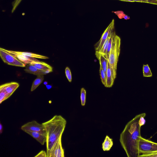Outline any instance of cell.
<instances>
[{"label":"cell","mask_w":157,"mask_h":157,"mask_svg":"<svg viewBox=\"0 0 157 157\" xmlns=\"http://www.w3.org/2000/svg\"><path fill=\"white\" fill-rule=\"evenodd\" d=\"M110 36V35H109ZM109 36L108 37L107 40L104 43L103 46L101 49L100 51L99 52L103 54L106 56L107 52L108 46V44L109 38Z\"/></svg>","instance_id":"obj_24"},{"label":"cell","mask_w":157,"mask_h":157,"mask_svg":"<svg viewBox=\"0 0 157 157\" xmlns=\"http://www.w3.org/2000/svg\"><path fill=\"white\" fill-rule=\"evenodd\" d=\"M116 35V34L114 30L111 33L110 35L109 40L108 44L107 54L105 56L107 59L108 57L109 54L113 44L114 38Z\"/></svg>","instance_id":"obj_19"},{"label":"cell","mask_w":157,"mask_h":157,"mask_svg":"<svg viewBox=\"0 0 157 157\" xmlns=\"http://www.w3.org/2000/svg\"><path fill=\"white\" fill-rule=\"evenodd\" d=\"M114 80L113 79L111 70L109 63L108 62L106 72V87H111L113 84Z\"/></svg>","instance_id":"obj_15"},{"label":"cell","mask_w":157,"mask_h":157,"mask_svg":"<svg viewBox=\"0 0 157 157\" xmlns=\"http://www.w3.org/2000/svg\"></svg>","instance_id":"obj_33"},{"label":"cell","mask_w":157,"mask_h":157,"mask_svg":"<svg viewBox=\"0 0 157 157\" xmlns=\"http://www.w3.org/2000/svg\"><path fill=\"white\" fill-rule=\"evenodd\" d=\"M37 77L34 80L31 86V91L35 90L42 82L44 79V75L37 76Z\"/></svg>","instance_id":"obj_18"},{"label":"cell","mask_w":157,"mask_h":157,"mask_svg":"<svg viewBox=\"0 0 157 157\" xmlns=\"http://www.w3.org/2000/svg\"><path fill=\"white\" fill-rule=\"evenodd\" d=\"M121 44V38L116 35L114 38L113 44L107 58L114 80L117 75V64L120 52Z\"/></svg>","instance_id":"obj_3"},{"label":"cell","mask_w":157,"mask_h":157,"mask_svg":"<svg viewBox=\"0 0 157 157\" xmlns=\"http://www.w3.org/2000/svg\"><path fill=\"white\" fill-rule=\"evenodd\" d=\"M66 76L70 82L72 80V76L71 70L68 67H66L65 69Z\"/></svg>","instance_id":"obj_25"},{"label":"cell","mask_w":157,"mask_h":157,"mask_svg":"<svg viewBox=\"0 0 157 157\" xmlns=\"http://www.w3.org/2000/svg\"><path fill=\"white\" fill-rule=\"evenodd\" d=\"M25 132L35 139L41 145H44L46 142V136L35 132L26 131Z\"/></svg>","instance_id":"obj_14"},{"label":"cell","mask_w":157,"mask_h":157,"mask_svg":"<svg viewBox=\"0 0 157 157\" xmlns=\"http://www.w3.org/2000/svg\"><path fill=\"white\" fill-rule=\"evenodd\" d=\"M146 116V113H142V114L140 117V120H139V124L140 125L141 127L142 126L144 125L145 123V120L144 118Z\"/></svg>","instance_id":"obj_28"},{"label":"cell","mask_w":157,"mask_h":157,"mask_svg":"<svg viewBox=\"0 0 157 157\" xmlns=\"http://www.w3.org/2000/svg\"><path fill=\"white\" fill-rule=\"evenodd\" d=\"M19 86V84L16 82L7 83L0 86L10 97Z\"/></svg>","instance_id":"obj_10"},{"label":"cell","mask_w":157,"mask_h":157,"mask_svg":"<svg viewBox=\"0 0 157 157\" xmlns=\"http://www.w3.org/2000/svg\"><path fill=\"white\" fill-rule=\"evenodd\" d=\"M114 20L113 19L105 30L99 40L94 45L95 51L99 52L111 33L114 30Z\"/></svg>","instance_id":"obj_7"},{"label":"cell","mask_w":157,"mask_h":157,"mask_svg":"<svg viewBox=\"0 0 157 157\" xmlns=\"http://www.w3.org/2000/svg\"><path fill=\"white\" fill-rule=\"evenodd\" d=\"M24 70L25 72L32 74L37 76L44 75L48 73L44 71L38 69L31 64L26 65Z\"/></svg>","instance_id":"obj_12"},{"label":"cell","mask_w":157,"mask_h":157,"mask_svg":"<svg viewBox=\"0 0 157 157\" xmlns=\"http://www.w3.org/2000/svg\"><path fill=\"white\" fill-rule=\"evenodd\" d=\"M120 1H127V2H134L133 0H120Z\"/></svg>","instance_id":"obj_32"},{"label":"cell","mask_w":157,"mask_h":157,"mask_svg":"<svg viewBox=\"0 0 157 157\" xmlns=\"http://www.w3.org/2000/svg\"><path fill=\"white\" fill-rule=\"evenodd\" d=\"M134 2H145L157 5V0H133Z\"/></svg>","instance_id":"obj_26"},{"label":"cell","mask_w":157,"mask_h":157,"mask_svg":"<svg viewBox=\"0 0 157 157\" xmlns=\"http://www.w3.org/2000/svg\"><path fill=\"white\" fill-rule=\"evenodd\" d=\"M62 136L56 142L52 147L48 157H64V150L61 142Z\"/></svg>","instance_id":"obj_8"},{"label":"cell","mask_w":157,"mask_h":157,"mask_svg":"<svg viewBox=\"0 0 157 157\" xmlns=\"http://www.w3.org/2000/svg\"><path fill=\"white\" fill-rule=\"evenodd\" d=\"M4 50L10 54L21 55L27 56L34 58H38L41 59H48L49 58L47 56L36 54L33 53L27 52H21L8 50L4 49Z\"/></svg>","instance_id":"obj_11"},{"label":"cell","mask_w":157,"mask_h":157,"mask_svg":"<svg viewBox=\"0 0 157 157\" xmlns=\"http://www.w3.org/2000/svg\"><path fill=\"white\" fill-rule=\"evenodd\" d=\"M143 76L145 77H151L152 74L148 64L144 65L143 66Z\"/></svg>","instance_id":"obj_20"},{"label":"cell","mask_w":157,"mask_h":157,"mask_svg":"<svg viewBox=\"0 0 157 157\" xmlns=\"http://www.w3.org/2000/svg\"><path fill=\"white\" fill-rule=\"evenodd\" d=\"M139 157H157V152L149 154L140 155Z\"/></svg>","instance_id":"obj_29"},{"label":"cell","mask_w":157,"mask_h":157,"mask_svg":"<svg viewBox=\"0 0 157 157\" xmlns=\"http://www.w3.org/2000/svg\"><path fill=\"white\" fill-rule=\"evenodd\" d=\"M95 55L99 61L100 65L106 74L108 62L107 58L105 55L98 52L95 51Z\"/></svg>","instance_id":"obj_13"},{"label":"cell","mask_w":157,"mask_h":157,"mask_svg":"<svg viewBox=\"0 0 157 157\" xmlns=\"http://www.w3.org/2000/svg\"><path fill=\"white\" fill-rule=\"evenodd\" d=\"M67 123L66 120L61 115H55L48 121L42 124L46 133L47 157L56 142L62 136Z\"/></svg>","instance_id":"obj_2"},{"label":"cell","mask_w":157,"mask_h":157,"mask_svg":"<svg viewBox=\"0 0 157 157\" xmlns=\"http://www.w3.org/2000/svg\"><path fill=\"white\" fill-rule=\"evenodd\" d=\"M99 72L101 82L104 86L106 87V74L101 66L100 65V67Z\"/></svg>","instance_id":"obj_21"},{"label":"cell","mask_w":157,"mask_h":157,"mask_svg":"<svg viewBox=\"0 0 157 157\" xmlns=\"http://www.w3.org/2000/svg\"><path fill=\"white\" fill-rule=\"evenodd\" d=\"M9 97H10L5 90L2 88L0 87V103L1 104Z\"/></svg>","instance_id":"obj_22"},{"label":"cell","mask_w":157,"mask_h":157,"mask_svg":"<svg viewBox=\"0 0 157 157\" xmlns=\"http://www.w3.org/2000/svg\"><path fill=\"white\" fill-rule=\"evenodd\" d=\"M142 113L136 115L128 122L120 134V141L128 157H139L138 144L141 126L139 120Z\"/></svg>","instance_id":"obj_1"},{"label":"cell","mask_w":157,"mask_h":157,"mask_svg":"<svg viewBox=\"0 0 157 157\" xmlns=\"http://www.w3.org/2000/svg\"><path fill=\"white\" fill-rule=\"evenodd\" d=\"M13 56L17 58L21 62L26 64H30L33 61H38V59L34 58H32L21 55L12 54Z\"/></svg>","instance_id":"obj_16"},{"label":"cell","mask_w":157,"mask_h":157,"mask_svg":"<svg viewBox=\"0 0 157 157\" xmlns=\"http://www.w3.org/2000/svg\"><path fill=\"white\" fill-rule=\"evenodd\" d=\"M86 91L83 88L81 90L80 99L81 105L84 106L85 105L86 99Z\"/></svg>","instance_id":"obj_23"},{"label":"cell","mask_w":157,"mask_h":157,"mask_svg":"<svg viewBox=\"0 0 157 157\" xmlns=\"http://www.w3.org/2000/svg\"><path fill=\"white\" fill-rule=\"evenodd\" d=\"M139 153L147 154L157 152V143L140 137L138 144Z\"/></svg>","instance_id":"obj_4"},{"label":"cell","mask_w":157,"mask_h":157,"mask_svg":"<svg viewBox=\"0 0 157 157\" xmlns=\"http://www.w3.org/2000/svg\"><path fill=\"white\" fill-rule=\"evenodd\" d=\"M3 126L1 123L0 124V134H1L2 132Z\"/></svg>","instance_id":"obj_31"},{"label":"cell","mask_w":157,"mask_h":157,"mask_svg":"<svg viewBox=\"0 0 157 157\" xmlns=\"http://www.w3.org/2000/svg\"><path fill=\"white\" fill-rule=\"evenodd\" d=\"M0 56L3 61L10 65L24 67L26 64L20 61L17 58L4 50L0 48Z\"/></svg>","instance_id":"obj_5"},{"label":"cell","mask_w":157,"mask_h":157,"mask_svg":"<svg viewBox=\"0 0 157 157\" xmlns=\"http://www.w3.org/2000/svg\"><path fill=\"white\" fill-rule=\"evenodd\" d=\"M35 157H47V152L44 150L41 151Z\"/></svg>","instance_id":"obj_30"},{"label":"cell","mask_w":157,"mask_h":157,"mask_svg":"<svg viewBox=\"0 0 157 157\" xmlns=\"http://www.w3.org/2000/svg\"><path fill=\"white\" fill-rule=\"evenodd\" d=\"M40 69L47 72L48 73L53 71L52 67L47 63L39 60L33 61L30 64Z\"/></svg>","instance_id":"obj_9"},{"label":"cell","mask_w":157,"mask_h":157,"mask_svg":"<svg viewBox=\"0 0 157 157\" xmlns=\"http://www.w3.org/2000/svg\"><path fill=\"white\" fill-rule=\"evenodd\" d=\"M113 144V140L108 136H106L102 144V149L104 151L110 150Z\"/></svg>","instance_id":"obj_17"},{"label":"cell","mask_w":157,"mask_h":157,"mask_svg":"<svg viewBox=\"0 0 157 157\" xmlns=\"http://www.w3.org/2000/svg\"><path fill=\"white\" fill-rule=\"evenodd\" d=\"M21 129L24 132L29 131L35 132L46 136L45 128L42 124H40L35 121L28 122L21 127Z\"/></svg>","instance_id":"obj_6"},{"label":"cell","mask_w":157,"mask_h":157,"mask_svg":"<svg viewBox=\"0 0 157 157\" xmlns=\"http://www.w3.org/2000/svg\"><path fill=\"white\" fill-rule=\"evenodd\" d=\"M22 0H15L12 3L13 8L11 10L12 13H13L16 8L20 4Z\"/></svg>","instance_id":"obj_27"}]
</instances>
